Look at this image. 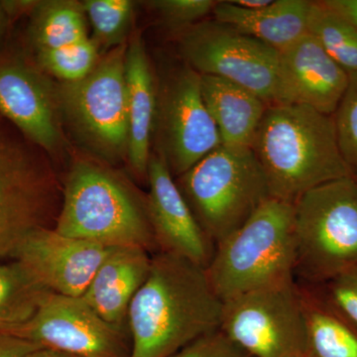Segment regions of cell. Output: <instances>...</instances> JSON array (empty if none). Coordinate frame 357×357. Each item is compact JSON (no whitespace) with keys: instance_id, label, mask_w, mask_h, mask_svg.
Masks as SVG:
<instances>
[{"instance_id":"24","label":"cell","mask_w":357,"mask_h":357,"mask_svg":"<svg viewBox=\"0 0 357 357\" xmlns=\"http://www.w3.org/2000/svg\"><path fill=\"white\" fill-rule=\"evenodd\" d=\"M48 292L21 263L0 264V332L29 321Z\"/></svg>"},{"instance_id":"9","label":"cell","mask_w":357,"mask_h":357,"mask_svg":"<svg viewBox=\"0 0 357 357\" xmlns=\"http://www.w3.org/2000/svg\"><path fill=\"white\" fill-rule=\"evenodd\" d=\"M178 52L199 75L222 77L270 105L281 103L280 52L217 20L181 33Z\"/></svg>"},{"instance_id":"4","label":"cell","mask_w":357,"mask_h":357,"mask_svg":"<svg viewBox=\"0 0 357 357\" xmlns=\"http://www.w3.org/2000/svg\"><path fill=\"white\" fill-rule=\"evenodd\" d=\"M297 264L294 206L270 198L215 246L206 268L222 301L292 280Z\"/></svg>"},{"instance_id":"15","label":"cell","mask_w":357,"mask_h":357,"mask_svg":"<svg viewBox=\"0 0 357 357\" xmlns=\"http://www.w3.org/2000/svg\"><path fill=\"white\" fill-rule=\"evenodd\" d=\"M0 114L46 151L60 146L57 86L24 61L0 63Z\"/></svg>"},{"instance_id":"28","label":"cell","mask_w":357,"mask_h":357,"mask_svg":"<svg viewBox=\"0 0 357 357\" xmlns=\"http://www.w3.org/2000/svg\"><path fill=\"white\" fill-rule=\"evenodd\" d=\"M314 292L357 330V267L316 285Z\"/></svg>"},{"instance_id":"33","label":"cell","mask_w":357,"mask_h":357,"mask_svg":"<svg viewBox=\"0 0 357 357\" xmlns=\"http://www.w3.org/2000/svg\"><path fill=\"white\" fill-rule=\"evenodd\" d=\"M230 2L241 8L253 10V9H259L269 6L272 0H231Z\"/></svg>"},{"instance_id":"11","label":"cell","mask_w":357,"mask_h":357,"mask_svg":"<svg viewBox=\"0 0 357 357\" xmlns=\"http://www.w3.org/2000/svg\"><path fill=\"white\" fill-rule=\"evenodd\" d=\"M160 91L155 119L159 156L178 177L220 147L222 140L204 105L199 73L185 65L167 77Z\"/></svg>"},{"instance_id":"10","label":"cell","mask_w":357,"mask_h":357,"mask_svg":"<svg viewBox=\"0 0 357 357\" xmlns=\"http://www.w3.org/2000/svg\"><path fill=\"white\" fill-rule=\"evenodd\" d=\"M58 204L54 173L0 119V257H13L28 234L55 225Z\"/></svg>"},{"instance_id":"23","label":"cell","mask_w":357,"mask_h":357,"mask_svg":"<svg viewBox=\"0 0 357 357\" xmlns=\"http://www.w3.org/2000/svg\"><path fill=\"white\" fill-rule=\"evenodd\" d=\"M307 33L349 74L357 73V26L326 1H312Z\"/></svg>"},{"instance_id":"22","label":"cell","mask_w":357,"mask_h":357,"mask_svg":"<svg viewBox=\"0 0 357 357\" xmlns=\"http://www.w3.org/2000/svg\"><path fill=\"white\" fill-rule=\"evenodd\" d=\"M29 38L36 52L89 38L83 3L75 0L36 1L31 10Z\"/></svg>"},{"instance_id":"31","label":"cell","mask_w":357,"mask_h":357,"mask_svg":"<svg viewBox=\"0 0 357 357\" xmlns=\"http://www.w3.org/2000/svg\"><path fill=\"white\" fill-rule=\"evenodd\" d=\"M40 349L38 344L24 338L0 332V357H26Z\"/></svg>"},{"instance_id":"25","label":"cell","mask_w":357,"mask_h":357,"mask_svg":"<svg viewBox=\"0 0 357 357\" xmlns=\"http://www.w3.org/2000/svg\"><path fill=\"white\" fill-rule=\"evenodd\" d=\"M84 13L93 28L91 39L102 54L126 44L132 27L134 6L131 0H84Z\"/></svg>"},{"instance_id":"34","label":"cell","mask_w":357,"mask_h":357,"mask_svg":"<svg viewBox=\"0 0 357 357\" xmlns=\"http://www.w3.org/2000/svg\"><path fill=\"white\" fill-rule=\"evenodd\" d=\"M26 357H73L67 354H61V352L51 351V349H40L38 351L31 352Z\"/></svg>"},{"instance_id":"26","label":"cell","mask_w":357,"mask_h":357,"mask_svg":"<svg viewBox=\"0 0 357 357\" xmlns=\"http://www.w3.org/2000/svg\"><path fill=\"white\" fill-rule=\"evenodd\" d=\"M100 53L98 45L89 37L68 46L36 52L37 65L62 83H76L93 70L102 57Z\"/></svg>"},{"instance_id":"18","label":"cell","mask_w":357,"mask_h":357,"mask_svg":"<svg viewBox=\"0 0 357 357\" xmlns=\"http://www.w3.org/2000/svg\"><path fill=\"white\" fill-rule=\"evenodd\" d=\"M128 88V158L134 172L147 178L150 145L157 112V93L144 43L139 33L128 43L126 58Z\"/></svg>"},{"instance_id":"19","label":"cell","mask_w":357,"mask_h":357,"mask_svg":"<svg viewBox=\"0 0 357 357\" xmlns=\"http://www.w3.org/2000/svg\"><path fill=\"white\" fill-rule=\"evenodd\" d=\"M312 1L276 0L259 9H244L230 1H217L215 20L282 52L307 33Z\"/></svg>"},{"instance_id":"1","label":"cell","mask_w":357,"mask_h":357,"mask_svg":"<svg viewBox=\"0 0 357 357\" xmlns=\"http://www.w3.org/2000/svg\"><path fill=\"white\" fill-rule=\"evenodd\" d=\"M222 306L206 268L181 256L157 252L129 306L130 357H169L220 330Z\"/></svg>"},{"instance_id":"3","label":"cell","mask_w":357,"mask_h":357,"mask_svg":"<svg viewBox=\"0 0 357 357\" xmlns=\"http://www.w3.org/2000/svg\"><path fill=\"white\" fill-rule=\"evenodd\" d=\"M54 229L107 248L157 250L145 199L119 176L91 162H77L68 174Z\"/></svg>"},{"instance_id":"32","label":"cell","mask_w":357,"mask_h":357,"mask_svg":"<svg viewBox=\"0 0 357 357\" xmlns=\"http://www.w3.org/2000/svg\"><path fill=\"white\" fill-rule=\"evenodd\" d=\"M326 2L357 26V0H326Z\"/></svg>"},{"instance_id":"8","label":"cell","mask_w":357,"mask_h":357,"mask_svg":"<svg viewBox=\"0 0 357 357\" xmlns=\"http://www.w3.org/2000/svg\"><path fill=\"white\" fill-rule=\"evenodd\" d=\"M220 330L250 357H307L302 289L292 279L223 301Z\"/></svg>"},{"instance_id":"13","label":"cell","mask_w":357,"mask_h":357,"mask_svg":"<svg viewBox=\"0 0 357 357\" xmlns=\"http://www.w3.org/2000/svg\"><path fill=\"white\" fill-rule=\"evenodd\" d=\"M112 248L43 227L25 237L13 258L49 292L82 298Z\"/></svg>"},{"instance_id":"27","label":"cell","mask_w":357,"mask_h":357,"mask_svg":"<svg viewBox=\"0 0 357 357\" xmlns=\"http://www.w3.org/2000/svg\"><path fill=\"white\" fill-rule=\"evenodd\" d=\"M333 119L340 153L357 178V73L349 74V86Z\"/></svg>"},{"instance_id":"7","label":"cell","mask_w":357,"mask_h":357,"mask_svg":"<svg viewBox=\"0 0 357 357\" xmlns=\"http://www.w3.org/2000/svg\"><path fill=\"white\" fill-rule=\"evenodd\" d=\"M126 51L128 43L103 54L84 79L57 86L61 114L77 138L107 161L128 157Z\"/></svg>"},{"instance_id":"17","label":"cell","mask_w":357,"mask_h":357,"mask_svg":"<svg viewBox=\"0 0 357 357\" xmlns=\"http://www.w3.org/2000/svg\"><path fill=\"white\" fill-rule=\"evenodd\" d=\"M149 253L138 246L112 248L82 297L110 325L128 331L129 306L151 268Z\"/></svg>"},{"instance_id":"16","label":"cell","mask_w":357,"mask_h":357,"mask_svg":"<svg viewBox=\"0 0 357 357\" xmlns=\"http://www.w3.org/2000/svg\"><path fill=\"white\" fill-rule=\"evenodd\" d=\"M281 103L306 105L333 116L347 86L349 74L307 33L280 52Z\"/></svg>"},{"instance_id":"14","label":"cell","mask_w":357,"mask_h":357,"mask_svg":"<svg viewBox=\"0 0 357 357\" xmlns=\"http://www.w3.org/2000/svg\"><path fill=\"white\" fill-rule=\"evenodd\" d=\"M147 178L149 192L145 201L157 252L181 256L208 267L215 244L202 229L161 156L151 155Z\"/></svg>"},{"instance_id":"5","label":"cell","mask_w":357,"mask_h":357,"mask_svg":"<svg viewBox=\"0 0 357 357\" xmlns=\"http://www.w3.org/2000/svg\"><path fill=\"white\" fill-rule=\"evenodd\" d=\"M176 182L215 246L271 198L265 174L250 147L220 145Z\"/></svg>"},{"instance_id":"2","label":"cell","mask_w":357,"mask_h":357,"mask_svg":"<svg viewBox=\"0 0 357 357\" xmlns=\"http://www.w3.org/2000/svg\"><path fill=\"white\" fill-rule=\"evenodd\" d=\"M251 149L271 198L288 203L319 185L354 176L338 148L333 116L306 105L268 107Z\"/></svg>"},{"instance_id":"35","label":"cell","mask_w":357,"mask_h":357,"mask_svg":"<svg viewBox=\"0 0 357 357\" xmlns=\"http://www.w3.org/2000/svg\"><path fill=\"white\" fill-rule=\"evenodd\" d=\"M7 15H8V13H7L6 7H4L3 1H0V41L6 34Z\"/></svg>"},{"instance_id":"29","label":"cell","mask_w":357,"mask_h":357,"mask_svg":"<svg viewBox=\"0 0 357 357\" xmlns=\"http://www.w3.org/2000/svg\"><path fill=\"white\" fill-rule=\"evenodd\" d=\"M147 6L158 14L164 24L172 29L184 31L198 24L208 14L213 13L217 1L213 0H153Z\"/></svg>"},{"instance_id":"20","label":"cell","mask_w":357,"mask_h":357,"mask_svg":"<svg viewBox=\"0 0 357 357\" xmlns=\"http://www.w3.org/2000/svg\"><path fill=\"white\" fill-rule=\"evenodd\" d=\"M201 89L222 145L251 148L267 103L249 89L210 75H201Z\"/></svg>"},{"instance_id":"21","label":"cell","mask_w":357,"mask_h":357,"mask_svg":"<svg viewBox=\"0 0 357 357\" xmlns=\"http://www.w3.org/2000/svg\"><path fill=\"white\" fill-rule=\"evenodd\" d=\"M307 357H357V330L314 290H302Z\"/></svg>"},{"instance_id":"6","label":"cell","mask_w":357,"mask_h":357,"mask_svg":"<svg viewBox=\"0 0 357 357\" xmlns=\"http://www.w3.org/2000/svg\"><path fill=\"white\" fill-rule=\"evenodd\" d=\"M294 206L297 264L304 278L319 285L357 267V178L314 188Z\"/></svg>"},{"instance_id":"12","label":"cell","mask_w":357,"mask_h":357,"mask_svg":"<svg viewBox=\"0 0 357 357\" xmlns=\"http://www.w3.org/2000/svg\"><path fill=\"white\" fill-rule=\"evenodd\" d=\"M6 333L73 357H130L131 354L128 331L105 321L83 298L55 293L45 295L29 321Z\"/></svg>"},{"instance_id":"30","label":"cell","mask_w":357,"mask_h":357,"mask_svg":"<svg viewBox=\"0 0 357 357\" xmlns=\"http://www.w3.org/2000/svg\"><path fill=\"white\" fill-rule=\"evenodd\" d=\"M169 357H250L220 330L204 335Z\"/></svg>"}]
</instances>
